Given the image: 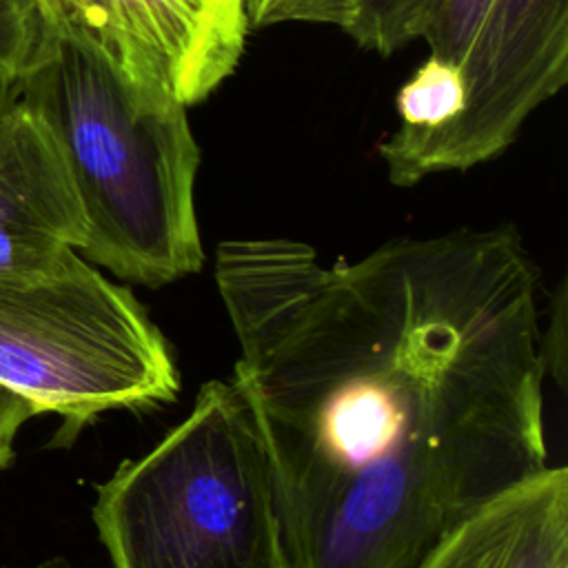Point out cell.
<instances>
[{
  "label": "cell",
  "instance_id": "6da1fadb",
  "mask_svg": "<svg viewBox=\"0 0 568 568\" xmlns=\"http://www.w3.org/2000/svg\"><path fill=\"white\" fill-rule=\"evenodd\" d=\"M215 282L293 568H413L548 466L539 275L515 226L331 266L297 240H226Z\"/></svg>",
  "mask_w": 568,
  "mask_h": 568
},
{
  "label": "cell",
  "instance_id": "7a4b0ae2",
  "mask_svg": "<svg viewBox=\"0 0 568 568\" xmlns=\"http://www.w3.org/2000/svg\"><path fill=\"white\" fill-rule=\"evenodd\" d=\"M40 20L33 62L16 84L67 158L87 217L80 255L151 288L197 273L202 153L186 106L129 80L73 27Z\"/></svg>",
  "mask_w": 568,
  "mask_h": 568
},
{
  "label": "cell",
  "instance_id": "3957f363",
  "mask_svg": "<svg viewBox=\"0 0 568 568\" xmlns=\"http://www.w3.org/2000/svg\"><path fill=\"white\" fill-rule=\"evenodd\" d=\"M113 568H293L271 453L244 388L206 382L191 413L98 486Z\"/></svg>",
  "mask_w": 568,
  "mask_h": 568
},
{
  "label": "cell",
  "instance_id": "277c9868",
  "mask_svg": "<svg viewBox=\"0 0 568 568\" xmlns=\"http://www.w3.org/2000/svg\"><path fill=\"white\" fill-rule=\"evenodd\" d=\"M0 386L58 415V442H71L102 413L171 404L180 373L131 291L73 251L49 271L0 275Z\"/></svg>",
  "mask_w": 568,
  "mask_h": 568
},
{
  "label": "cell",
  "instance_id": "5b68a950",
  "mask_svg": "<svg viewBox=\"0 0 568 568\" xmlns=\"http://www.w3.org/2000/svg\"><path fill=\"white\" fill-rule=\"evenodd\" d=\"M422 40L462 71L466 102L444 126H399L377 144L397 186L501 155L568 82V0H439Z\"/></svg>",
  "mask_w": 568,
  "mask_h": 568
},
{
  "label": "cell",
  "instance_id": "8992f818",
  "mask_svg": "<svg viewBox=\"0 0 568 568\" xmlns=\"http://www.w3.org/2000/svg\"><path fill=\"white\" fill-rule=\"evenodd\" d=\"M40 16L87 36L115 69L180 104L229 80L251 31L246 0H33Z\"/></svg>",
  "mask_w": 568,
  "mask_h": 568
},
{
  "label": "cell",
  "instance_id": "52a82bcc",
  "mask_svg": "<svg viewBox=\"0 0 568 568\" xmlns=\"http://www.w3.org/2000/svg\"><path fill=\"white\" fill-rule=\"evenodd\" d=\"M87 242L60 142L13 82L0 102V275L53 268Z\"/></svg>",
  "mask_w": 568,
  "mask_h": 568
},
{
  "label": "cell",
  "instance_id": "ba28073f",
  "mask_svg": "<svg viewBox=\"0 0 568 568\" xmlns=\"http://www.w3.org/2000/svg\"><path fill=\"white\" fill-rule=\"evenodd\" d=\"M413 568H568L566 466H546L501 490Z\"/></svg>",
  "mask_w": 568,
  "mask_h": 568
},
{
  "label": "cell",
  "instance_id": "9c48e42d",
  "mask_svg": "<svg viewBox=\"0 0 568 568\" xmlns=\"http://www.w3.org/2000/svg\"><path fill=\"white\" fill-rule=\"evenodd\" d=\"M439 0H357L344 31L368 51L393 55L419 40Z\"/></svg>",
  "mask_w": 568,
  "mask_h": 568
},
{
  "label": "cell",
  "instance_id": "30bf717a",
  "mask_svg": "<svg viewBox=\"0 0 568 568\" xmlns=\"http://www.w3.org/2000/svg\"><path fill=\"white\" fill-rule=\"evenodd\" d=\"M466 102L462 71L435 55L417 67L413 78L397 93V113L402 126L437 129L459 115Z\"/></svg>",
  "mask_w": 568,
  "mask_h": 568
},
{
  "label": "cell",
  "instance_id": "8fae6325",
  "mask_svg": "<svg viewBox=\"0 0 568 568\" xmlns=\"http://www.w3.org/2000/svg\"><path fill=\"white\" fill-rule=\"evenodd\" d=\"M42 20L33 0H0V80L16 82L33 62Z\"/></svg>",
  "mask_w": 568,
  "mask_h": 568
},
{
  "label": "cell",
  "instance_id": "7c38bea8",
  "mask_svg": "<svg viewBox=\"0 0 568 568\" xmlns=\"http://www.w3.org/2000/svg\"><path fill=\"white\" fill-rule=\"evenodd\" d=\"M31 417H36L33 408L16 393L0 386V470L11 464L18 433Z\"/></svg>",
  "mask_w": 568,
  "mask_h": 568
},
{
  "label": "cell",
  "instance_id": "4fadbf2b",
  "mask_svg": "<svg viewBox=\"0 0 568 568\" xmlns=\"http://www.w3.org/2000/svg\"><path fill=\"white\" fill-rule=\"evenodd\" d=\"M297 0H246L251 29L291 22Z\"/></svg>",
  "mask_w": 568,
  "mask_h": 568
},
{
  "label": "cell",
  "instance_id": "5bb4252c",
  "mask_svg": "<svg viewBox=\"0 0 568 568\" xmlns=\"http://www.w3.org/2000/svg\"><path fill=\"white\" fill-rule=\"evenodd\" d=\"M11 84H13V82H2V80H0V102H2V98L7 95V91L11 89Z\"/></svg>",
  "mask_w": 568,
  "mask_h": 568
},
{
  "label": "cell",
  "instance_id": "9a60e30c",
  "mask_svg": "<svg viewBox=\"0 0 568 568\" xmlns=\"http://www.w3.org/2000/svg\"><path fill=\"white\" fill-rule=\"evenodd\" d=\"M51 568H62V566H51Z\"/></svg>",
  "mask_w": 568,
  "mask_h": 568
}]
</instances>
